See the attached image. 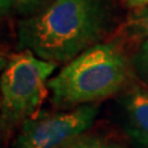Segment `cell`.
Instances as JSON below:
<instances>
[{
  "label": "cell",
  "instance_id": "obj_1",
  "mask_svg": "<svg viewBox=\"0 0 148 148\" xmlns=\"http://www.w3.org/2000/svg\"><path fill=\"white\" fill-rule=\"evenodd\" d=\"M115 25L110 0H52L18 25V47L56 64L104 42Z\"/></svg>",
  "mask_w": 148,
  "mask_h": 148
},
{
  "label": "cell",
  "instance_id": "obj_2",
  "mask_svg": "<svg viewBox=\"0 0 148 148\" xmlns=\"http://www.w3.org/2000/svg\"><path fill=\"white\" fill-rule=\"evenodd\" d=\"M131 59L116 41L88 48L48 80L51 100L61 110L74 109L121 94L131 85Z\"/></svg>",
  "mask_w": 148,
  "mask_h": 148
},
{
  "label": "cell",
  "instance_id": "obj_3",
  "mask_svg": "<svg viewBox=\"0 0 148 148\" xmlns=\"http://www.w3.org/2000/svg\"><path fill=\"white\" fill-rule=\"evenodd\" d=\"M58 64L29 49L11 54L0 73V133H9L36 114Z\"/></svg>",
  "mask_w": 148,
  "mask_h": 148
},
{
  "label": "cell",
  "instance_id": "obj_4",
  "mask_svg": "<svg viewBox=\"0 0 148 148\" xmlns=\"http://www.w3.org/2000/svg\"><path fill=\"white\" fill-rule=\"evenodd\" d=\"M98 104L34 115L21 125L12 148H61L86 133L99 115Z\"/></svg>",
  "mask_w": 148,
  "mask_h": 148
},
{
  "label": "cell",
  "instance_id": "obj_5",
  "mask_svg": "<svg viewBox=\"0 0 148 148\" xmlns=\"http://www.w3.org/2000/svg\"><path fill=\"white\" fill-rule=\"evenodd\" d=\"M123 128L136 148H148V89L130 85L120 95Z\"/></svg>",
  "mask_w": 148,
  "mask_h": 148
},
{
  "label": "cell",
  "instance_id": "obj_6",
  "mask_svg": "<svg viewBox=\"0 0 148 148\" xmlns=\"http://www.w3.org/2000/svg\"><path fill=\"white\" fill-rule=\"evenodd\" d=\"M61 148H125L119 142L99 135H83L75 137Z\"/></svg>",
  "mask_w": 148,
  "mask_h": 148
},
{
  "label": "cell",
  "instance_id": "obj_7",
  "mask_svg": "<svg viewBox=\"0 0 148 148\" xmlns=\"http://www.w3.org/2000/svg\"><path fill=\"white\" fill-rule=\"evenodd\" d=\"M133 74L148 89V37L141 41L131 58Z\"/></svg>",
  "mask_w": 148,
  "mask_h": 148
},
{
  "label": "cell",
  "instance_id": "obj_8",
  "mask_svg": "<svg viewBox=\"0 0 148 148\" xmlns=\"http://www.w3.org/2000/svg\"><path fill=\"white\" fill-rule=\"evenodd\" d=\"M127 35L132 38L145 40L148 37V8L141 9L137 14L130 17L125 26Z\"/></svg>",
  "mask_w": 148,
  "mask_h": 148
},
{
  "label": "cell",
  "instance_id": "obj_9",
  "mask_svg": "<svg viewBox=\"0 0 148 148\" xmlns=\"http://www.w3.org/2000/svg\"><path fill=\"white\" fill-rule=\"evenodd\" d=\"M46 3H48V0H12V6H15L21 12L29 14L38 10V8Z\"/></svg>",
  "mask_w": 148,
  "mask_h": 148
},
{
  "label": "cell",
  "instance_id": "obj_10",
  "mask_svg": "<svg viewBox=\"0 0 148 148\" xmlns=\"http://www.w3.org/2000/svg\"><path fill=\"white\" fill-rule=\"evenodd\" d=\"M126 4L132 9H145L148 6V0H126Z\"/></svg>",
  "mask_w": 148,
  "mask_h": 148
},
{
  "label": "cell",
  "instance_id": "obj_11",
  "mask_svg": "<svg viewBox=\"0 0 148 148\" xmlns=\"http://www.w3.org/2000/svg\"><path fill=\"white\" fill-rule=\"evenodd\" d=\"M12 8V0H0V15H5Z\"/></svg>",
  "mask_w": 148,
  "mask_h": 148
},
{
  "label": "cell",
  "instance_id": "obj_12",
  "mask_svg": "<svg viewBox=\"0 0 148 148\" xmlns=\"http://www.w3.org/2000/svg\"><path fill=\"white\" fill-rule=\"evenodd\" d=\"M6 61H8V58H5V57H4V54L0 53V73H1V71L4 69V67H5Z\"/></svg>",
  "mask_w": 148,
  "mask_h": 148
}]
</instances>
